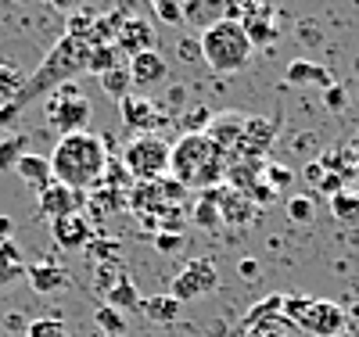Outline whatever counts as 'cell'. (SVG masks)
<instances>
[{
	"label": "cell",
	"instance_id": "obj_18",
	"mask_svg": "<svg viewBox=\"0 0 359 337\" xmlns=\"http://www.w3.org/2000/svg\"><path fill=\"white\" fill-rule=\"evenodd\" d=\"M245 118H248V115H241V111H223V115H212V122H208L205 137L212 140L219 151H226V155H230V151L237 147V140H241Z\"/></svg>",
	"mask_w": 359,
	"mask_h": 337
},
{
	"label": "cell",
	"instance_id": "obj_26",
	"mask_svg": "<svg viewBox=\"0 0 359 337\" xmlns=\"http://www.w3.org/2000/svg\"><path fill=\"white\" fill-rule=\"evenodd\" d=\"M245 337H302V330H298L291 319H284V316H269V319L248 323Z\"/></svg>",
	"mask_w": 359,
	"mask_h": 337
},
{
	"label": "cell",
	"instance_id": "obj_50",
	"mask_svg": "<svg viewBox=\"0 0 359 337\" xmlns=\"http://www.w3.org/2000/svg\"><path fill=\"white\" fill-rule=\"evenodd\" d=\"M22 277H25V266H0V291H8Z\"/></svg>",
	"mask_w": 359,
	"mask_h": 337
},
{
	"label": "cell",
	"instance_id": "obj_34",
	"mask_svg": "<svg viewBox=\"0 0 359 337\" xmlns=\"http://www.w3.org/2000/svg\"><path fill=\"white\" fill-rule=\"evenodd\" d=\"M123 277H126V266L118 262V259H111V262H97V266H94V287H97V294H108Z\"/></svg>",
	"mask_w": 359,
	"mask_h": 337
},
{
	"label": "cell",
	"instance_id": "obj_4",
	"mask_svg": "<svg viewBox=\"0 0 359 337\" xmlns=\"http://www.w3.org/2000/svg\"><path fill=\"white\" fill-rule=\"evenodd\" d=\"M198 43H201L205 65L212 72H219V76L241 72V69H248V61H252V43L245 36L241 22H233V18H223L216 25H208Z\"/></svg>",
	"mask_w": 359,
	"mask_h": 337
},
{
	"label": "cell",
	"instance_id": "obj_33",
	"mask_svg": "<svg viewBox=\"0 0 359 337\" xmlns=\"http://www.w3.org/2000/svg\"><path fill=\"white\" fill-rule=\"evenodd\" d=\"M83 252L90 255V262L97 266V262H111V259H118V252H123V244H118L115 237H108V233H94Z\"/></svg>",
	"mask_w": 359,
	"mask_h": 337
},
{
	"label": "cell",
	"instance_id": "obj_22",
	"mask_svg": "<svg viewBox=\"0 0 359 337\" xmlns=\"http://www.w3.org/2000/svg\"><path fill=\"white\" fill-rule=\"evenodd\" d=\"M94 219H108V216H115V212H123L126 208V194L123 191H108V187H97L94 191H86V205H83Z\"/></svg>",
	"mask_w": 359,
	"mask_h": 337
},
{
	"label": "cell",
	"instance_id": "obj_19",
	"mask_svg": "<svg viewBox=\"0 0 359 337\" xmlns=\"http://www.w3.org/2000/svg\"><path fill=\"white\" fill-rule=\"evenodd\" d=\"M284 83L287 86H320V90H327V86H334V76H331L327 65H316V61H309V57H294L287 65V72H284Z\"/></svg>",
	"mask_w": 359,
	"mask_h": 337
},
{
	"label": "cell",
	"instance_id": "obj_2",
	"mask_svg": "<svg viewBox=\"0 0 359 337\" xmlns=\"http://www.w3.org/2000/svg\"><path fill=\"white\" fill-rule=\"evenodd\" d=\"M104 162H108V151H104L101 137L76 133V137H62V140L54 144L50 172H54V183L86 194V191H94L97 183H101Z\"/></svg>",
	"mask_w": 359,
	"mask_h": 337
},
{
	"label": "cell",
	"instance_id": "obj_8",
	"mask_svg": "<svg viewBox=\"0 0 359 337\" xmlns=\"http://www.w3.org/2000/svg\"><path fill=\"white\" fill-rule=\"evenodd\" d=\"M219 287V269L212 259H191L184 269L176 273V280L169 284V294L180 301V305H187V301H198L205 294H212Z\"/></svg>",
	"mask_w": 359,
	"mask_h": 337
},
{
	"label": "cell",
	"instance_id": "obj_14",
	"mask_svg": "<svg viewBox=\"0 0 359 337\" xmlns=\"http://www.w3.org/2000/svg\"><path fill=\"white\" fill-rule=\"evenodd\" d=\"M126 69H130L133 90H137V94H147L151 86L165 83V76H169V61H165L158 50H147V54L130 57V61H126Z\"/></svg>",
	"mask_w": 359,
	"mask_h": 337
},
{
	"label": "cell",
	"instance_id": "obj_53",
	"mask_svg": "<svg viewBox=\"0 0 359 337\" xmlns=\"http://www.w3.org/2000/svg\"><path fill=\"white\" fill-rule=\"evenodd\" d=\"M11 230H15V223H11L8 216H0V244H4V240H11Z\"/></svg>",
	"mask_w": 359,
	"mask_h": 337
},
{
	"label": "cell",
	"instance_id": "obj_25",
	"mask_svg": "<svg viewBox=\"0 0 359 337\" xmlns=\"http://www.w3.org/2000/svg\"><path fill=\"white\" fill-rule=\"evenodd\" d=\"M104 305H108V309H115V312H133V309H140V294H137V287H133V280H130V273L104 294Z\"/></svg>",
	"mask_w": 359,
	"mask_h": 337
},
{
	"label": "cell",
	"instance_id": "obj_20",
	"mask_svg": "<svg viewBox=\"0 0 359 337\" xmlns=\"http://www.w3.org/2000/svg\"><path fill=\"white\" fill-rule=\"evenodd\" d=\"M180 8H184V22H191L194 29H205L216 25L226 18L230 11V0H180Z\"/></svg>",
	"mask_w": 359,
	"mask_h": 337
},
{
	"label": "cell",
	"instance_id": "obj_42",
	"mask_svg": "<svg viewBox=\"0 0 359 337\" xmlns=\"http://www.w3.org/2000/svg\"><path fill=\"white\" fill-rule=\"evenodd\" d=\"M155 183H158V194H162L165 205H184L187 187H184V183H180L176 176H162V179H155Z\"/></svg>",
	"mask_w": 359,
	"mask_h": 337
},
{
	"label": "cell",
	"instance_id": "obj_52",
	"mask_svg": "<svg viewBox=\"0 0 359 337\" xmlns=\"http://www.w3.org/2000/svg\"><path fill=\"white\" fill-rule=\"evenodd\" d=\"M323 172H327V169H323L320 162H316V165H313V162L306 165V179H309V183H320V179H323Z\"/></svg>",
	"mask_w": 359,
	"mask_h": 337
},
{
	"label": "cell",
	"instance_id": "obj_51",
	"mask_svg": "<svg viewBox=\"0 0 359 337\" xmlns=\"http://www.w3.org/2000/svg\"><path fill=\"white\" fill-rule=\"evenodd\" d=\"M237 273H241L245 280H255L259 277V262L255 259H241V262H237Z\"/></svg>",
	"mask_w": 359,
	"mask_h": 337
},
{
	"label": "cell",
	"instance_id": "obj_38",
	"mask_svg": "<svg viewBox=\"0 0 359 337\" xmlns=\"http://www.w3.org/2000/svg\"><path fill=\"white\" fill-rule=\"evenodd\" d=\"M25 337H72L65 319H57V316H40L25 326Z\"/></svg>",
	"mask_w": 359,
	"mask_h": 337
},
{
	"label": "cell",
	"instance_id": "obj_56",
	"mask_svg": "<svg viewBox=\"0 0 359 337\" xmlns=\"http://www.w3.org/2000/svg\"><path fill=\"white\" fill-rule=\"evenodd\" d=\"M352 319H359V305H352V312H348Z\"/></svg>",
	"mask_w": 359,
	"mask_h": 337
},
{
	"label": "cell",
	"instance_id": "obj_7",
	"mask_svg": "<svg viewBox=\"0 0 359 337\" xmlns=\"http://www.w3.org/2000/svg\"><path fill=\"white\" fill-rule=\"evenodd\" d=\"M123 165L130 169V176L137 183H155V179L169 176V144L158 133L133 137L130 147L123 151Z\"/></svg>",
	"mask_w": 359,
	"mask_h": 337
},
{
	"label": "cell",
	"instance_id": "obj_1",
	"mask_svg": "<svg viewBox=\"0 0 359 337\" xmlns=\"http://www.w3.org/2000/svg\"><path fill=\"white\" fill-rule=\"evenodd\" d=\"M230 155L219 151L205 133H184L169 147V176H176L184 187L198 191H212L226 179Z\"/></svg>",
	"mask_w": 359,
	"mask_h": 337
},
{
	"label": "cell",
	"instance_id": "obj_9",
	"mask_svg": "<svg viewBox=\"0 0 359 337\" xmlns=\"http://www.w3.org/2000/svg\"><path fill=\"white\" fill-rule=\"evenodd\" d=\"M273 140H277V122L262 118V115H248L245 130H241V140H237V147L230 151V162H266Z\"/></svg>",
	"mask_w": 359,
	"mask_h": 337
},
{
	"label": "cell",
	"instance_id": "obj_49",
	"mask_svg": "<svg viewBox=\"0 0 359 337\" xmlns=\"http://www.w3.org/2000/svg\"><path fill=\"white\" fill-rule=\"evenodd\" d=\"M262 4V0H230V11H226V18H233V22H241L248 11H255Z\"/></svg>",
	"mask_w": 359,
	"mask_h": 337
},
{
	"label": "cell",
	"instance_id": "obj_3",
	"mask_svg": "<svg viewBox=\"0 0 359 337\" xmlns=\"http://www.w3.org/2000/svg\"><path fill=\"white\" fill-rule=\"evenodd\" d=\"M86 57H90V43L65 33L62 40H57V43L47 50V57L36 65V72L25 76V83H22V90H18V97L11 101V108L22 111L29 101H36V97L50 94L54 86L72 83V76L86 72Z\"/></svg>",
	"mask_w": 359,
	"mask_h": 337
},
{
	"label": "cell",
	"instance_id": "obj_39",
	"mask_svg": "<svg viewBox=\"0 0 359 337\" xmlns=\"http://www.w3.org/2000/svg\"><path fill=\"white\" fill-rule=\"evenodd\" d=\"M269 316H284V294H269V298L255 301L248 309V316H245V326L259 323V319H269Z\"/></svg>",
	"mask_w": 359,
	"mask_h": 337
},
{
	"label": "cell",
	"instance_id": "obj_43",
	"mask_svg": "<svg viewBox=\"0 0 359 337\" xmlns=\"http://www.w3.org/2000/svg\"><path fill=\"white\" fill-rule=\"evenodd\" d=\"M348 179H352V169H341V172L331 169V172H323V179L316 183V187H320L327 198H334L338 191H345V183H348Z\"/></svg>",
	"mask_w": 359,
	"mask_h": 337
},
{
	"label": "cell",
	"instance_id": "obj_10",
	"mask_svg": "<svg viewBox=\"0 0 359 337\" xmlns=\"http://www.w3.org/2000/svg\"><path fill=\"white\" fill-rule=\"evenodd\" d=\"M118 115H123V126H126L130 133H137V137L155 133L158 122H165L162 108H158L151 97H147V94H137V90H133L130 97L118 101Z\"/></svg>",
	"mask_w": 359,
	"mask_h": 337
},
{
	"label": "cell",
	"instance_id": "obj_44",
	"mask_svg": "<svg viewBox=\"0 0 359 337\" xmlns=\"http://www.w3.org/2000/svg\"><path fill=\"white\" fill-rule=\"evenodd\" d=\"M208 122H212V111H208L205 104H198V108H191V111L184 115V130H187V133H205Z\"/></svg>",
	"mask_w": 359,
	"mask_h": 337
},
{
	"label": "cell",
	"instance_id": "obj_54",
	"mask_svg": "<svg viewBox=\"0 0 359 337\" xmlns=\"http://www.w3.org/2000/svg\"><path fill=\"white\" fill-rule=\"evenodd\" d=\"M47 4H50V8H57V11H69V8L76 4V0H47Z\"/></svg>",
	"mask_w": 359,
	"mask_h": 337
},
{
	"label": "cell",
	"instance_id": "obj_15",
	"mask_svg": "<svg viewBox=\"0 0 359 337\" xmlns=\"http://www.w3.org/2000/svg\"><path fill=\"white\" fill-rule=\"evenodd\" d=\"M25 280L33 284V291H36V294H62V291L72 284L69 269H65L62 262H50V259L25 266Z\"/></svg>",
	"mask_w": 359,
	"mask_h": 337
},
{
	"label": "cell",
	"instance_id": "obj_37",
	"mask_svg": "<svg viewBox=\"0 0 359 337\" xmlns=\"http://www.w3.org/2000/svg\"><path fill=\"white\" fill-rule=\"evenodd\" d=\"M94 323H97V330H101L104 337H123V333H126V316L115 312V309H108V305H101V309L94 312Z\"/></svg>",
	"mask_w": 359,
	"mask_h": 337
},
{
	"label": "cell",
	"instance_id": "obj_46",
	"mask_svg": "<svg viewBox=\"0 0 359 337\" xmlns=\"http://www.w3.org/2000/svg\"><path fill=\"white\" fill-rule=\"evenodd\" d=\"M323 104H327V111H341V108L348 104V94L334 83V86H327V90H323Z\"/></svg>",
	"mask_w": 359,
	"mask_h": 337
},
{
	"label": "cell",
	"instance_id": "obj_28",
	"mask_svg": "<svg viewBox=\"0 0 359 337\" xmlns=\"http://www.w3.org/2000/svg\"><path fill=\"white\" fill-rule=\"evenodd\" d=\"M101 79V90L111 97V101H123V97H130L133 94V79H130V69H126V61L123 65H115L111 72H104V76H97Z\"/></svg>",
	"mask_w": 359,
	"mask_h": 337
},
{
	"label": "cell",
	"instance_id": "obj_17",
	"mask_svg": "<svg viewBox=\"0 0 359 337\" xmlns=\"http://www.w3.org/2000/svg\"><path fill=\"white\" fill-rule=\"evenodd\" d=\"M50 237L57 248L65 252H83L90 237H94V230H90V219L83 216V212H76V216H65V219H54L50 223Z\"/></svg>",
	"mask_w": 359,
	"mask_h": 337
},
{
	"label": "cell",
	"instance_id": "obj_5",
	"mask_svg": "<svg viewBox=\"0 0 359 337\" xmlns=\"http://www.w3.org/2000/svg\"><path fill=\"white\" fill-rule=\"evenodd\" d=\"M284 319H291L302 333H313V337H341L348 312L338 301L309 298V294L294 291V294H284Z\"/></svg>",
	"mask_w": 359,
	"mask_h": 337
},
{
	"label": "cell",
	"instance_id": "obj_57",
	"mask_svg": "<svg viewBox=\"0 0 359 337\" xmlns=\"http://www.w3.org/2000/svg\"><path fill=\"white\" fill-rule=\"evenodd\" d=\"M341 337H345V333H341Z\"/></svg>",
	"mask_w": 359,
	"mask_h": 337
},
{
	"label": "cell",
	"instance_id": "obj_27",
	"mask_svg": "<svg viewBox=\"0 0 359 337\" xmlns=\"http://www.w3.org/2000/svg\"><path fill=\"white\" fill-rule=\"evenodd\" d=\"M331 216L341 223V226H359V191H338L331 198Z\"/></svg>",
	"mask_w": 359,
	"mask_h": 337
},
{
	"label": "cell",
	"instance_id": "obj_24",
	"mask_svg": "<svg viewBox=\"0 0 359 337\" xmlns=\"http://www.w3.org/2000/svg\"><path fill=\"white\" fill-rule=\"evenodd\" d=\"M140 312L151 323H172V319H180L184 305H180L172 294H151V298H140Z\"/></svg>",
	"mask_w": 359,
	"mask_h": 337
},
{
	"label": "cell",
	"instance_id": "obj_13",
	"mask_svg": "<svg viewBox=\"0 0 359 337\" xmlns=\"http://www.w3.org/2000/svg\"><path fill=\"white\" fill-rule=\"evenodd\" d=\"M115 50L123 57H137V54L155 50V29H151V22L130 15L123 25H118V33H115Z\"/></svg>",
	"mask_w": 359,
	"mask_h": 337
},
{
	"label": "cell",
	"instance_id": "obj_41",
	"mask_svg": "<svg viewBox=\"0 0 359 337\" xmlns=\"http://www.w3.org/2000/svg\"><path fill=\"white\" fill-rule=\"evenodd\" d=\"M151 11L162 25H184V8H180V0H151Z\"/></svg>",
	"mask_w": 359,
	"mask_h": 337
},
{
	"label": "cell",
	"instance_id": "obj_21",
	"mask_svg": "<svg viewBox=\"0 0 359 337\" xmlns=\"http://www.w3.org/2000/svg\"><path fill=\"white\" fill-rule=\"evenodd\" d=\"M15 172H18V179L25 183L29 191H36V194H43L50 183H54V172H50V158H43V155H33V151H25V158L15 165Z\"/></svg>",
	"mask_w": 359,
	"mask_h": 337
},
{
	"label": "cell",
	"instance_id": "obj_30",
	"mask_svg": "<svg viewBox=\"0 0 359 337\" xmlns=\"http://www.w3.org/2000/svg\"><path fill=\"white\" fill-rule=\"evenodd\" d=\"M25 147H29L25 133H11L0 140V172H15V165L25 158Z\"/></svg>",
	"mask_w": 359,
	"mask_h": 337
},
{
	"label": "cell",
	"instance_id": "obj_23",
	"mask_svg": "<svg viewBox=\"0 0 359 337\" xmlns=\"http://www.w3.org/2000/svg\"><path fill=\"white\" fill-rule=\"evenodd\" d=\"M130 18L126 8H118L111 15H94V25H90V33H86V43L90 47H104V43H115V33H118V25H123Z\"/></svg>",
	"mask_w": 359,
	"mask_h": 337
},
{
	"label": "cell",
	"instance_id": "obj_29",
	"mask_svg": "<svg viewBox=\"0 0 359 337\" xmlns=\"http://www.w3.org/2000/svg\"><path fill=\"white\" fill-rule=\"evenodd\" d=\"M133 183H137V179L130 176V169L123 165V158H115V155H108V162H104V172H101V187L130 194V187H133Z\"/></svg>",
	"mask_w": 359,
	"mask_h": 337
},
{
	"label": "cell",
	"instance_id": "obj_40",
	"mask_svg": "<svg viewBox=\"0 0 359 337\" xmlns=\"http://www.w3.org/2000/svg\"><path fill=\"white\" fill-rule=\"evenodd\" d=\"M262 183H266V187L269 191H284V187H291V183H294V169H287V165H277V162H266L262 165Z\"/></svg>",
	"mask_w": 359,
	"mask_h": 337
},
{
	"label": "cell",
	"instance_id": "obj_55",
	"mask_svg": "<svg viewBox=\"0 0 359 337\" xmlns=\"http://www.w3.org/2000/svg\"><path fill=\"white\" fill-rule=\"evenodd\" d=\"M8 326H11V330H22L25 323H22V316H8Z\"/></svg>",
	"mask_w": 359,
	"mask_h": 337
},
{
	"label": "cell",
	"instance_id": "obj_36",
	"mask_svg": "<svg viewBox=\"0 0 359 337\" xmlns=\"http://www.w3.org/2000/svg\"><path fill=\"white\" fill-rule=\"evenodd\" d=\"M287 219H291L294 226H309V223L316 219V201H313L309 194H294V198L287 201Z\"/></svg>",
	"mask_w": 359,
	"mask_h": 337
},
{
	"label": "cell",
	"instance_id": "obj_11",
	"mask_svg": "<svg viewBox=\"0 0 359 337\" xmlns=\"http://www.w3.org/2000/svg\"><path fill=\"white\" fill-rule=\"evenodd\" d=\"M201 194H208V198L216 201V208H219V223H226V226H248V223L255 219V205H252V198L230 191L226 183H219V187H212V191H201Z\"/></svg>",
	"mask_w": 359,
	"mask_h": 337
},
{
	"label": "cell",
	"instance_id": "obj_12",
	"mask_svg": "<svg viewBox=\"0 0 359 337\" xmlns=\"http://www.w3.org/2000/svg\"><path fill=\"white\" fill-rule=\"evenodd\" d=\"M83 205H86V194L69 191V187H62V183H50L43 194H36V212L43 219H50V223L65 219V216H76Z\"/></svg>",
	"mask_w": 359,
	"mask_h": 337
},
{
	"label": "cell",
	"instance_id": "obj_48",
	"mask_svg": "<svg viewBox=\"0 0 359 337\" xmlns=\"http://www.w3.org/2000/svg\"><path fill=\"white\" fill-rule=\"evenodd\" d=\"M0 266H25L15 240H4V244H0Z\"/></svg>",
	"mask_w": 359,
	"mask_h": 337
},
{
	"label": "cell",
	"instance_id": "obj_31",
	"mask_svg": "<svg viewBox=\"0 0 359 337\" xmlns=\"http://www.w3.org/2000/svg\"><path fill=\"white\" fill-rule=\"evenodd\" d=\"M25 76L18 65H11V61H0V108H8L15 97H18V90H22Z\"/></svg>",
	"mask_w": 359,
	"mask_h": 337
},
{
	"label": "cell",
	"instance_id": "obj_45",
	"mask_svg": "<svg viewBox=\"0 0 359 337\" xmlns=\"http://www.w3.org/2000/svg\"><path fill=\"white\" fill-rule=\"evenodd\" d=\"M151 240H155V248H158V252L169 255V252H180V248H184V240H187V237H184V233H165V230H162V233H155Z\"/></svg>",
	"mask_w": 359,
	"mask_h": 337
},
{
	"label": "cell",
	"instance_id": "obj_6",
	"mask_svg": "<svg viewBox=\"0 0 359 337\" xmlns=\"http://www.w3.org/2000/svg\"><path fill=\"white\" fill-rule=\"evenodd\" d=\"M90 115H94V108H90L86 94H83L76 83L54 86L50 94H47V101H43V118H47V126H50L54 133H62V137L86 133Z\"/></svg>",
	"mask_w": 359,
	"mask_h": 337
},
{
	"label": "cell",
	"instance_id": "obj_16",
	"mask_svg": "<svg viewBox=\"0 0 359 337\" xmlns=\"http://www.w3.org/2000/svg\"><path fill=\"white\" fill-rule=\"evenodd\" d=\"M241 29H245V36L252 47H269L277 36H280V22H277V11L269 8V4H259L255 11H248L241 18Z\"/></svg>",
	"mask_w": 359,
	"mask_h": 337
},
{
	"label": "cell",
	"instance_id": "obj_47",
	"mask_svg": "<svg viewBox=\"0 0 359 337\" xmlns=\"http://www.w3.org/2000/svg\"><path fill=\"white\" fill-rule=\"evenodd\" d=\"M176 57L180 61H198L201 57V43H198V36H184L176 43Z\"/></svg>",
	"mask_w": 359,
	"mask_h": 337
},
{
	"label": "cell",
	"instance_id": "obj_35",
	"mask_svg": "<svg viewBox=\"0 0 359 337\" xmlns=\"http://www.w3.org/2000/svg\"><path fill=\"white\" fill-rule=\"evenodd\" d=\"M191 219L201 226V230H219L223 223H219V208H216V201L208 198V194H198V201H194V208H191Z\"/></svg>",
	"mask_w": 359,
	"mask_h": 337
},
{
	"label": "cell",
	"instance_id": "obj_32",
	"mask_svg": "<svg viewBox=\"0 0 359 337\" xmlns=\"http://www.w3.org/2000/svg\"><path fill=\"white\" fill-rule=\"evenodd\" d=\"M115 65H123V54L115 50V43H104V47H90V57H86V72L104 76V72H111Z\"/></svg>",
	"mask_w": 359,
	"mask_h": 337
}]
</instances>
